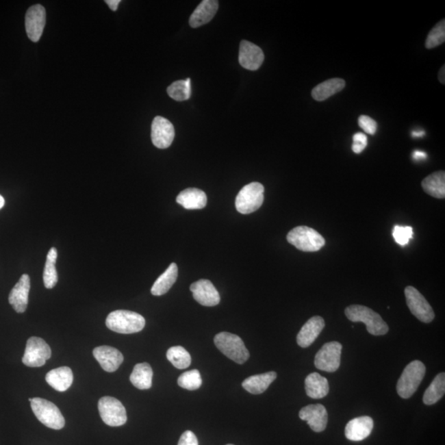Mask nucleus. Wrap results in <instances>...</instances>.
I'll list each match as a JSON object with an SVG mask.
<instances>
[{
    "label": "nucleus",
    "instance_id": "nucleus-19",
    "mask_svg": "<svg viewBox=\"0 0 445 445\" xmlns=\"http://www.w3.org/2000/svg\"><path fill=\"white\" fill-rule=\"evenodd\" d=\"M325 327V321L320 316L311 318L305 325L302 327L297 335L298 345L302 348L309 347L313 344L318 335H320Z\"/></svg>",
    "mask_w": 445,
    "mask_h": 445
},
{
    "label": "nucleus",
    "instance_id": "nucleus-14",
    "mask_svg": "<svg viewBox=\"0 0 445 445\" xmlns=\"http://www.w3.org/2000/svg\"><path fill=\"white\" fill-rule=\"evenodd\" d=\"M298 416L299 418L305 420L312 430L315 432L325 431L329 422V414L325 407L322 404H313L303 407Z\"/></svg>",
    "mask_w": 445,
    "mask_h": 445
},
{
    "label": "nucleus",
    "instance_id": "nucleus-28",
    "mask_svg": "<svg viewBox=\"0 0 445 445\" xmlns=\"http://www.w3.org/2000/svg\"><path fill=\"white\" fill-rule=\"evenodd\" d=\"M153 375L152 368L148 363L137 364L129 376V380L138 390H147L152 387Z\"/></svg>",
    "mask_w": 445,
    "mask_h": 445
},
{
    "label": "nucleus",
    "instance_id": "nucleus-25",
    "mask_svg": "<svg viewBox=\"0 0 445 445\" xmlns=\"http://www.w3.org/2000/svg\"><path fill=\"white\" fill-rule=\"evenodd\" d=\"M305 391L307 395L311 398H325L329 392V381L318 373H312L305 379Z\"/></svg>",
    "mask_w": 445,
    "mask_h": 445
},
{
    "label": "nucleus",
    "instance_id": "nucleus-30",
    "mask_svg": "<svg viewBox=\"0 0 445 445\" xmlns=\"http://www.w3.org/2000/svg\"><path fill=\"white\" fill-rule=\"evenodd\" d=\"M445 392V374L440 373L433 380L431 385L424 392L423 402L430 406L435 404L443 398Z\"/></svg>",
    "mask_w": 445,
    "mask_h": 445
},
{
    "label": "nucleus",
    "instance_id": "nucleus-23",
    "mask_svg": "<svg viewBox=\"0 0 445 445\" xmlns=\"http://www.w3.org/2000/svg\"><path fill=\"white\" fill-rule=\"evenodd\" d=\"M176 201L186 209H201L207 204V196L200 189L188 188L180 192Z\"/></svg>",
    "mask_w": 445,
    "mask_h": 445
},
{
    "label": "nucleus",
    "instance_id": "nucleus-44",
    "mask_svg": "<svg viewBox=\"0 0 445 445\" xmlns=\"http://www.w3.org/2000/svg\"><path fill=\"white\" fill-rule=\"evenodd\" d=\"M422 135H424V132H423V131H420V132H416V131H415V132H414V136H422Z\"/></svg>",
    "mask_w": 445,
    "mask_h": 445
},
{
    "label": "nucleus",
    "instance_id": "nucleus-37",
    "mask_svg": "<svg viewBox=\"0 0 445 445\" xmlns=\"http://www.w3.org/2000/svg\"><path fill=\"white\" fill-rule=\"evenodd\" d=\"M358 123L359 127H361L364 131L369 134V135L374 136L375 135L376 131H377V123L370 116L366 115L359 116Z\"/></svg>",
    "mask_w": 445,
    "mask_h": 445
},
{
    "label": "nucleus",
    "instance_id": "nucleus-17",
    "mask_svg": "<svg viewBox=\"0 0 445 445\" xmlns=\"http://www.w3.org/2000/svg\"><path fill=\"white\" fill-rule=\"evenodd\" d=\"M94 358L105 371L112 373L119 369L123 363L124 357L121 352L116 348L107 346L96 347L94 350Z\"/></svg>",
    "mask_w": 445,
    "mask_h": 445
},
{
    "label": "nucleus",
    "instance_id": "nucleus-15",
    "mask_svg": "<svg viewBox=\"0 0 445 445\" xmlns=\"http://www.w3.org/2000/svg\"><path fill=\"white\" fill-rule=\"evenodd\" d=\"M195 301L206 307L216 306L220 302V295L212 281L200 280L190 287Z\"/></svg>",
    "mask_w": 445,
    "mask_h": 445
},
{
    "label": "nucleus",
    "instance_id": "nucleus-26",
    "mask_svg": "<svg viewBox=\"0 0 445 445\" xmlns=\"http://www.w3.org/2000/svg\"><path fill=\"white\" fill-rule=\"evenodd\" d=\"M346 86L345 80L342 79H331L317 85L312 91V97L318 102H322L330 97L343 90Z\"/></svg>",
    "mask_w": 445,
    "mask_h": 445
},
{
    "label": "nucleus",
    "instance_id": "nucleus-6",
    "mask_svg": "<svg viewBox=\"0 0 445 445\" xmlns=\"http://www.w3.org/2000/svg\"><path fill=\"white\" fill-rule=\"evenodd\" d=\"M29 400L36 418L44 426L53 430H62L64 428L66 420L62 411L54 403L40 398H31Z\"/></svg>",
    "mask_w": 445,
    "mask_h": 445
},
{
    "label": "nucleus",
    "instance_id": "nucleus-22",
    "mask_svg": "<svg viewBox=\"0 0 445 445\" xmlns=\"http://www.w3.org/2000/svg\"><path fill=\"white\" fill-rule=\"evenodd\" d=\"M46 381L56 391L66 392L74 381V374L71 368L60 367L48 372Z\"/></svg>",
    "mask_w": 445,
    "mask_h": 445
},
{
    "label": "nucleus",
    "instance_id": "nucleus-29",
    "mask_svg": "<svg viewBox=\"0 0 445 445\" xmlns=\"http://www.w3.org/2000/svg\"><path fill=\"white\" fill-rule=\"evenodd\" d=\"M178 268L176 263H172L165 272L157 279L152 286L151 294L155 296H161L172 288L177 279Z\"/></svg>",
    "mask_w": 445,
    "mask_h": 445
},
{
    "label": "nucleus",
    "instance_id": "nucleus-41",
    "mask_svg": "<svg viewBox=\"0 0 445 445\" xmlns=\"http://www.w3.org/2000/svg\"><path fill=\"white\" fill-rule=\"evenodd\" d=\"M424 157H427L426 153L422 151H415L414 152V159L416 160H423Z\"/></svg>",
    "mask_w": 445,
    "mask_h": 445
},
{
    "label": "nucleus",
    "instance_id": "nucleus-35",
    "mask_svg": "<svg viewBox=\"0 0 445 445\" xmlns=\"http://www.w3.org/2000/svg\"><path fill=\"white\" fill-rule=\"evenodd\" d=\"M445 40V20L437 24L430 31L426 40V47L427 49H432L440 46Z\"/></svg>",
    "mask_w": 445,
    "mask_h": 445
},
{
    "label": "nucleus",
    "instance_id": "nucleus-5",
    "mask_svg": "<svg viewBox=\"0 0 445 445\" xmlns=\"http://www.w3.org/2000/svg\"><path fill=\"white\" fill-rule=\"evenodd\" d=\"M214 345L222 354L233 361L242 365L249 359V351L244 342L237 335L229 333H220L214 337Z\"/></svg>",
    "mask_w": 445,
    "mask_h": 445
},
{
    "label": "nucleus",
    "instance_id": "nucleus-39",
    "mask_svg": "<svg viewBox=\"0 0 445 445\" xmlns=\"http://www.w3.org/2000/svg\"><path fill=\"white\" fill-rule=\"evenodd\" d=\"M177 445H198V440L192 431H187L181 435Z\"/></svg>",
    "mask_w": 445,
    "mask_h": 445
},
{
    "label": "nucleus",
    "instance_id": "nucleus-42",
    "mask_svg": "<svg viewBox=\"0 0 445 445\" xmlns=\"http://www.w3.org/2000/svg\"><path fill=\"white\" fill-rule=\"evenodd\" d=\"M444 73H445V67L443 66L442 68H440V73H439V79L440 81V83L442 84H444L445 83V77H444Z\"/></svg>",
    "mask_w": 445,
    "mask_h": 445
},
{
    "label": "nucleus",
    "instance_id": "nucleus-20",
    "mask_svg": "<svg viewBox=\"0 0 445 445\" xmlns=\"http://www.w3.org/2000/svg\"><path fill=\"white\" fill-rule=\"evenodd\" d=\"M374 420L370 416H361L350 420L345 429V435L351 441H362L371 434Z\"/></svg>",
    "mask_w": 445,
    "mask_h": 445
},
{
    "label": "nucleus",
    "instance_id": "nucleus-7",
    "mask_svg": "<svg viewBox=\"0 0 445 445\" xmlns=\"http://www.w3.org/2000/svg\"><path fill=\"white\" fill-rule=\"evenodd\" d=\"M265 188L259 183L246 185L238 192L236 206L238 212L249 214L260 209L264 201Z\"/></svg>",
    "mask_w": 445,
    "mask_h": 445
},
{
    "label": "nucleus",
    "instance_id": "nucleus-3",
    "mask_svg": "<svg viewBox=\"0 0 445 445\" xmlns=\"http://www.w3.org/2000/svg\"><path fill=\"white\" fill-rule=\"evenodd\" d=\"M287 241L303 252H318L325 245V240L316 230L298 226L287 234Z\"/></svg>",
    "mask_w": 445,
    "mask_h": 445
},
{
    "label": "nucleus",
    "instance_id": "nucleus-16",
    "mask_svg": "<svg viewBox=\"0 0 445 445\" xmlns=\"http://www.w3.org/2000/svg\"><path fill=\"white\" fill-rule=\"evenodd\" d=\"M264 59V53L260 47L248 40H242L238 60L242 67L246 70L257 71Z\"/></svg>",
    "mask_w": 445,
    "mask_h": 445
},
{
    "label": "nucleus",
    "instance_id": "nucleus-4",
    "mask_svg": "<svg viewBox=\"0 0 445 445\" xmlns=\"http://www.w3.org/2000/svg\"><path fill=\"white\" fill-rule=\"evenodd\" d=\"M426 370V366L419 361L407 366L396 384V392L400 398H410L415 394L422 382Z\"/></svg>",
    "mask_w": 445,
    "mask_h": 445
},
{
    "label": "nucleus",
    "instance_id": "nucleus-12",
    "mask_svg": "<svg viewBox=\"0 0 445 445\" xmlns=\"http://www.w3.org/2000/svg\"><path fill=\"white\" fill-rule=\"evenodd\" d=\"M46 10L42 5H36L28 9L25 17V27L31 42H38L42 38L46 25Z\"/></svg>",
    "mask_w": 445,
    "mask_h": 445
},
{
    "label": "nucleus",
    "instance_id": "nucleus-18",
    "mask_svg": "<svg viewBox=\"0 0 445 445\" xmlns=\"http://www.w3.org/2000/svg\"><path fill=\"white\" fill-rule=\"evenodd\" d=\"M30 288V277L28 275L23 274L13 290H11L9 302L18 314L24 313L27 309Z\"/></svg>",
    "mask_w": 445,
    "mask_h": 445
},
{
    "label": "nucleus",
    "instance_id": "nucleus-24",
    "mask_svg": "<svg viewBox=\"0 0 445 445\" xmlns=\"http://www.w3.org/2000/svg\"><path fill=\"white\" fill-rule=\"evenodd\" d=\"M277 378L276 372H267V373L251 376L246 379L242 383V387L250 394L257 395L263 394L267 390L270 384Z\"/></svg>",
    "mask_w": 445,
    "mask_h": 445
},
{
    "label": "nucleus",
    "instance_id": "nucleus-31",
    "mask_svg": "<svg viewBox=\"0 0 445 445\" xmlns=\"http://www.w3.org/2000/svg\"><path fill=\"white\" fill-rule=\"evenodd\" d=\"M58 250L52 248L47 254L46 265H44L43 273V281L47 289H52L58 284V274L55 268V263L58 261Z\"/></svg>",
    "mask_w": 445,
    "mask_h": 445
},
{
    "label": "nucleus",
    "instance_id": "nucleus-40",
    "mask_svg": "<svg viewBox=\"0 0 445 445\" xmlns=\"http://www.w3.org/2000/svg\"><path fill=\"white\" fill-rule=\"evenodd\" d=\"M112 11H116L120 3V0H107L105 1Z\"/></svg>",
    "mask_w": 445,
    "mask_h": 445
},
{
    "label": "nucleus",
    "instance_id": "nucleus-27",
    "mask_svg": "<svg viewBox=\"0 0 445 445\" xmlns=\"http://www.w3.org/2000/svg\"><path fill=\"white\" fill-rule=\"evenodd\" d=\"M422 187L428 195L444 199L445 197V173L439 171L431 174L422 181Z\"/></svg>",
    "mask_w": 445,
    "mask_h": 445
},
{
    "label": "nucleus",
    "instance_id": "nucleus-13",
    "mask_svg": "<svg viewBox=\"0 0 445 445\" xmlns=\"http://www.w3.org/2000/svg\"><path fill=\"white\" fill-rule=\"evenodd\" d=\"M175 137V129L168 119L156 116L153 120L151 139L155 147L164 149L172 144Z\"/></svg>",
    "mask_w": 445,
    "mask_h": 445
},
{
    "label": "nucleus",
    "instance_id": "nucleus-9",
    "mask_svg": "<svg viewBox=\"0 0 445 445\" xmlns=\"http://www.w3.org/2000/svg\"><path fill=\"white\" fill-rule=\"evenodd\" d=\"M51 357V347L42 338L32 337L27 340L23 363L31 368L42 367Z\"/></svg>",
    "mask_w": 445,
    "mask_h": 445
},
{
    "label": "nucleus",
    "instance_id": "nucleus-21",
    "mask_svg": "<svg viewBox=\"0 0 445 445\" xmlns=\"http://www.w3.org/2000/svg\"><path fill=\"white\" fill-rule=\"evenodd\" d=\"M218 9V2L216 0H204L190 18L189 23L192 27H199L212 21Z\"/></svg>",
    "mask_w": 445,
    "mask_h": 445
},
{
    "label": "nucleus",
    "instance_id": "nucleus-1",
    "mask_svg": "<svg viewBox=\"0 0 445 445\" xmlns=\"http://www.w3.org/2000/svg\"><path fill=\"white\" fill-rule=\"evenodd\" d=\"M345 314L350 321L365 323L367 331L373 335H383L387 333L388 326L380 315L370 307L363 305L347 307Z\"/></svg>",
    "mask_w": 445,
    "mask_h": 445
},
{
    "label": "nucleus",
    "instance_id": "nucleus-11",
    "mask_svg": "<svg viewBox=\"0 0 445 445\" xmlns=\"http://www.w3.org/2000/svg\"><path fill=\"white\" fill-rule=\"evenodd\" d=\"M407 305L411 314L420 322L430 323L435 318V313L430 303L418 290L412 286L405 289Z\"/></svg>",
    "mask_w": 445,
    "mask_h": 445
},
{
    "label": "nucleus",
    "instance_id": "nucleus-33",
    "mask_svg": "<svg viewBox=\"0 0 445 445\" xmlns=\"http://www.w3.org/2000/svg\"><path fill=\"white\" fill-rule=\"evenodd\" d=\"M168 94L170 98L183 102L188 100L191 97V79L176 81L168 88Z\"/></svg>",
    "mask_w": 445,
    "mask_h": 445
},
{
    "label": "nucleus",
    "instance_id": "nucleus-10",
    "mask_svg": "<svg viewBox=\"0 0 445 445\" xmlns=\"http://www.w3.org/2000/svg\"><path fill=\"white\" fill-rule=\"evenodd\" d=\"M342 345L338 342H327L315 356L314 365L317 369L329 372L337 371L341 365Z\"/></svg>",
    "mask_w": 445,
    "mask_h": 445
},
{
    "label": "nucleus",
    "instance_id": "nucleus-32",
    "mask_svg": "<svg viewBox=\"0 0 445 445\" xmlns=\"http://www.w3.org/2000/svg\"><path fill=\"white\" fill-rule=\"evenodd\" d=\"M167 358L178 370L187 369L192 364L189 352L183 346H173L167 351Z\"/></svg>",
    "mask_w": 445,
    "mask_h": 445
},
{
    "label": "nucleus",
    "instance_id": "nucleus-2",
    "mask_svg": "<svg viewBox=\"0 0 445 445\" xmlns=\"http://www.w3.org/2000/svg\"><path fill=\"white\" fill-rule=\"evenodd\" d=\"M106 325L115 333L132 334L144 329L145 319L135 312L116 310L108 315Z\"/></svg>",
    "mask_w": 445,
    "mask_h": 445
},
{
    "label": "nucleus",
    "instance_id": "nucleus-38",
    "mask_svg": "<svg viewBox=\"0 0 445 445\" xmlns=\"http://www.w3.org/2000/svg\"><path fill=\"white\" fill-rule=\"evenodd\" d=\"M368 144V138L365 134L356 133L353 136V144H352V151L355 153H361L366 148Z\"/></svg>",
    "mask_w": 445,
    "mask_h": 445
},
{
    "label": "nucleus",
    "instance_id": "nucleus-36",
    "mask_svg": "<svg viewBox=\"0 0 445 445\" xmlns=\"http://www.w3.org/2000/svg\"><path fill=\"white\" fill-rule=\"evenodd\" d=\"M392 236H394L396 244L400 246H406L411 240L412 236H414V230L409 226L403 227V226L396 225L394 227Z\"/></svg>",
    "mask_w": 445,
    "mask_h": 445
},
{
    "label": "nucleus",
    "instance_id": "nucleus-45",
    "mask_svg": "<svg viewBox=\"0 0 445 445\" xmlns=\"http://www.w3.org/2000/svg\"><path fill=\"white\" fill-rule=\"evenodd\" d=\"M227 445H233V444H227Z\"/></svg>",
    "mask_w": 445,
    "mask_h": 445
},
{
    "label": "nucleus",
    "instance_id": "nucleus-8",
    "mask_svg": "<svg viewBox=\"0 0 445 445\" xmlns=\"http://www.w3.org/2000/svg\"><path fill=\"white\" fill-rule=\"evenodd\" d=\"M101 418L112 427L123 426L127 422V410L123 403L112 396H103L99 402Z\"/></svg>",
    "mask_w": 445,
    "mask_h": 445
},
{
    "label": "nucleus",
    "instance_id": "nucleus-34",
    "mask_svg": "<svg viewBox=\"0 0 445 445\" xmlns=\"http://www.w3.org/2000/svg\"><path fill=\"white\" fill-rule=\"evenodd\" d=\"M178 385L190 391L197 390L201 386L202 379L200 372L192 370L185 372L177 379Z\"/></svg>",
    "mask_w": 445,
    "mask_h": 445
},
{
    "label": "nucleus",
    "instance_id": "nucleus-43",
    "mask_svg": "<svg viewBox=\"0 0 445 445\" xmlns=\"http://www.w3.org/2000/svg\"><path fill=\"white\" fill-rule=\"evenodd\" d=\"M5 204V198L0 195V209L3 207V205Z\"/></svg>",
    "mask_w": 445,
    "mask_h": 445
}]
</instances>
